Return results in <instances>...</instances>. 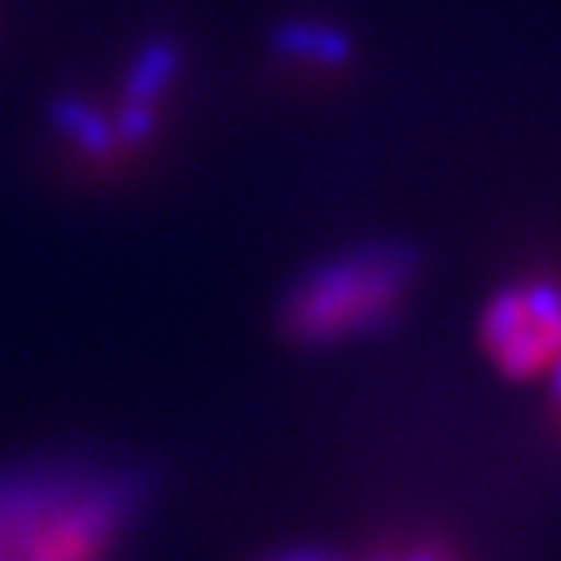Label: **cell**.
I'll use <instances>...</instances> for the list:
<instances>
[{
  "label": "cell",
  "mask_w": 561,
  "mask_h": 561,
  "mask_svg": "<svg viewBox=\"0 0 561 561\" xmlns=\"http://www.w3.org/2000/svg\"><path fill=\"white\" fill-rule=\"evenodd\" d=\"M280 44H285V51L300 55V59L312 55L316 62H340L347 55L343 35L328 32V27H289V32L280 35Z\"/></svg>",
  "instance_id": "4"
},
{
  "label": "cell",
  "mask_w": 561,
  "mask_h": 561,
  "mask_svg": "<svg viewBox=\"0 0 561 561\" xmlns=\"http://www.w3.org/2000/svg\"><path fill=\"white\" fill-rule=\"evenodd\" d=\"M413 262L402 245H363L320 262L285 293L280 328L297 343H340L378 332L402 308Z\"/></svg>",
  "instance_id": "2"
},
{
  "label": "cell",
  "mask_w": 561,
  "mask_h": 561,
  "mask_svg": "<svg viewBox=\"0 0 561 561\" xmlns=\"http://www.w3.org/2000/svg\"><path fill=\"white\" fill-rule=\"evenodd\" d=\"M375 561H456V558L440 550V546H405V550L378 553Z\"/></svg>",
  "instance_id": "5"
},
{
  "label": "cell",
  "mask_w": 561,
  "mask_h": 561,
  "mask_svg": "<svg viewBox=\"0 0 561 561\" xmlns=\"http://www.w3.org/2000/svg\"><path fill=\"white\" fill-rule=\"evenodd\" d=\"M280 561H328V558H316V553H297V558H280Z\"/></svg>",
  "instance_id": "6"
},
{
  "label": "cell",
  "mask_w": 561,
  "mask_h": 561,
  "mask_svg": "<svg viewBox=\"0 0 561 561\" xmlns=\"http://www.w3.org/2000/svg\"><path fill=\"white\" fill-rule=\"evenodd\" d=\"M483 347L503 375L542 378L561 370V285L530 280L503 289L483 312Z\"/></svg>",
  "instance_id": "3"
},
{
  "label": "cell",
  "mask_w": 561,
  "mask_h": 561,
  "mask_svg": "<svg viewBox=\"0 0 561 561\" xmlns=\"http://www.w3.org/2000/svg\"><path fill=\"white\" fill-rule=\"evenodd\" d=\"M137 503L125 468H0V561H110Z\"/></svg>",
  "instance_id": "1"
}]
</instances>
